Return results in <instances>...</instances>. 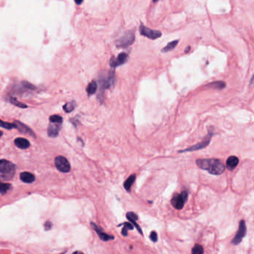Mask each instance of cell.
<instances>
[{"instance_id":"29","label":"cell","mask_w":254,"mask_h":254,"mask_svg":"<svg viewBox=\"0 0 254 254\" xmlns=\"http://www.w3.org/2000/svg\"><path fill=\"white\" fill-rule=\"evenodd\" d=\"M150 239L153 241V242H156L158 240V235L157 233L155 231H152L150 234Z\"/></svg>"},{"instance_id":"13","label":"cell","mask_w":254,"mask_h":254,"mask_svg":"<svg viewBox=\"0 0 254 254\" xmlns=\"http://www.w3.org/2000/svg\"><path fill=\"white\" fill-rule=\"evenodd\" d=\"M14 123L17 125V129H18L21 133H24V134H29V135L32 136V137H35V134L33 132L31 128H29L27 125H24L22 122H18V121H15Z\"/></svg>"},{"instance_id":"2","label":"cell","mask_w":254,"mask_h":254,"mask_svg":"<svg viewBox=\"0 0 254 254\" xmlns=\"http://www.w3.org/2000/svg\"><path fill=\"white\" fill-rule=\"evenodd\" d=\"M16 172V165L6 159H0V177L4 180H11Z\"/></svg>"},{"instance_id":"12","label":"cell","mask_w":254,"mask_h":254,"mask_svg":"<svg viewBox=\"0 0 254 254\" xmlns=\"http://www.w3.org/2000/svg\"><path fill=\"white\" fill-rule=\"evenodd\" d=\"M60 128H61V124L50 122L48 127V135L52 138L58 137Z\"/></svg>"},{"instance_id":"25","label":"cell","mask_w":254,"mask_h":254,"mask_svg":"<svg viewBox=\"0 0 254 254\" xmlns=\"http://www.w3.org/2000/svg\"><path fill=\"white\" fill-rule=\"evenodd\" d=\"M204 253V248L200 244H195L193 247L192 250V254H203Z\"/></svg>"},{"instance_id":"26","label":"cell","mask_w":254,"mask_h":254,"mask_svg":"<svg viewBox=\"0 0 254 254\" xmlns=\"http://www.w3.org/2000/svg\"><path fill=\"white\" fill-rule=\"evenodd\" d=\"M49 121H50V122H53V123L61 124L63 122V119L60 116L53 115L49 117Z\"/></svg>"},{"instance_id":"28","label":"cell","mask_w":254,"mask_h":254,"mask_svg":"<svg viewBox=\"0 0 254 254\" xmlns=\"http://www.w3.org/2000/svg\"><path fill=\"white\" fill-rule=\"evenodd\" d=\"M121 225H123L124 226V227H125V228L127 229V230H134V226H133V224H131V223L130 222H125V223H123V224H119V226H118V227H120Z\"/></svg>"},{"instance_id":"11","label":"cell","mask_w":254,"mask_h":254,"mask_svg":"<svg viewBox=\"0 0 254 254\" xmlns=\"http://www.w3.org/2000/svg\"><path fill=\"white\" fill-rule=\"evenodd\" d=\"M91 226H92V228L94 229V230L96 232L97 234H98V237L101 238V240H102V241H109V240L114 239V236H113V235H110L107 234V233H104L103 230H102L101 227H99L98 226H97L95 223L91 222Z\"/></svg>"},{"instance_id":"3","label":"cell","mask_w":254,"mask_h":254,"mask_svg":"<svg viewBox=\"0 0 254 254\" xmlns=\"http://www.w3.org/2000/svg\"><path fill=\"white\" fill-rule=\"evenodd\" d=\"M116 82V76L113 71H110L108 73L104 74L99 78L101 90L110 89L112 87Z\"/></svg>"},{"instance_id":"1","label":"cell","mask_w":254,"mask_h":254,"mask_svg":"<svg viewBox=\"0 0 254 254\" xmlns=\"http://www.w3.org/2000/svg\"><path fill=\"white\" fill-rule=\"evenodd\" d=\"M196 164L200 168L214 175L223 174L225 170L224 163L218 159H198Z\"/></svg>"},{"instance_id":"20","label":"cell","mask_w":254,"mask_h":254,"mask_svg":"<svg viewBox=\"0 0 254 254\" xmlns=\"http://www.w3.org/2000/svg\"><path fill=\"white\" fill-rule=\"evenodd\" d=\"M76 107V103H75V101H72L70 102H68L66 104L63 105V110L66 113H71L72 110H74Z\"/></svg>"},{"instance_id":"34","label":"cell","mask_w":254,"mask_h":254,"mask_svg":"<svg viewBox=\"0 0 254 254\" xmlns=\"http://www.w3.org/2000/svg\"><path fill=\"white\" fill-rule=\"evenodd\" d=\"M189 50H190V47H189H189H187V49H186L185 52H186V53H187V52H188V51H189Z\"/></svg>"},{"instance_id":"18","label":"cell","mask_w":254,"mask_h":254,"mask_svg":"<svg viewBox=\"0 0 254 254\" xmlns=\"http://www.w3.org/2000/svg\"><path fill=\"white\" fill-rule=\"evenodd\" d=\"M97 88H98L97 82L95 81V80H92V81H91L89 83V85L86 87V92H87L89 95H92V94L95 93V92L97 91Z\"/></svg>"},{"instance_id":"33","label":"cell","mask_w":254,"mask_h":254,"mask_svg":"<svg viewBox=\"0 0 254 254\" xmlns=\"http://www.w3.org/2000/svg\"><path fill=\"white\" fill-rule=\"evenodd\" d=\"M72 254H83V253L80 251H75V252H74V253Z\"/></svg>"},{"instance_id":"32","label":"cell","mask_w":254,"mask_h":254,"mask_svg":"<svg viewBox=\"0 0 254 254\" xmlns=\"http://www.w3.org/2000/svg\"><path fill=\"white\" fill-rule=\"evenodd\" d=\"M75 2L77 5H80L81 3H83V1H75Z\"/></svg>"},{"instance_id":"5","label":"cell","mask_w":254,"mask_h":254,"mask_svg":"<svg viewBox=\"0 0 254 254\" xmlns=\"http://www.w3.org/2000/svg\"><path fill=\"white\" fill-rule=\"evenodd\" d=\"M187 198H188V192L186 191H183L180 194L177 193V194L174 195L173 196L172 199H171V203L176 210H180L183 209L184 204L186 202Z\"/></svg>"},{"instance_id":"35","label":"cell","mask_w":254,"mask_h":254,"mask_svg":"<svg viewBox=\"0 0 254 254\" xmlns=\"http://www.w3.org/2000/svg\"><path fill=\"white\" fill-rule=\"evenodd\" d=\"M2 134H3V133L2 132V131H0V137H2Z\"/></svg>"},{"instance_id":"19","label":"cell","mask_w":254,"mask_h":254,"mask_svg":"<svg viewBox=\"0 0 254 254\" xmlns=\"http://www.w3.org/2000/svg\"><path fill=\"white\" fill-rule=\"evenodd\" d=\"M178 42H179V40H174V41L172 42H170V43H168V44L166 45V46H165V47L163 48V49L161 50V52H163V53H166V52H170V51L173 50V49L175 48V46L177 45Z\"/></svg>"},{"instance_id":"4","label":"cell","mask_w":254,"mask_h":254,"mask_svg":"<svg viewBox=\"0 0 254 254\" xmlns=\"http://www.w3.org/2000/svg\"><path fill=\"white\" fill-rule=\"evenodd\" d=\"M135 35L134 31H128L116 41V46L119 48H128L134 43Z\"/></svg>"},{"instance_id":"30","label":"cell","mask_w":254,"mask_h":254,"mask_svg":"<svg viewBox=\"0 0 254 254\" xmlns=\"http://www.w3.org/2000/svg\"><path fill=\"white\" fill-rule=\"evenodd\" d=\"M52 227V224L50 222V221H47V222H46V224H44V227L45 229H46V230H51Z\"/></svg>"},{"instance_id":"14","label":"cell","mask_w":254,"mask_h":254,"mask_svg":"<svg viewBox=\"0 0 254 254\" xmlns=\"http://www.w3.org/2000/svg\"><path fill=\"white\" fill-rule=\"evenodd\" d=\"M238 162H239V159H238V158L237 157V156H230V157H228V159H227L226 166H227V169L230 170V171H232V170L234 169L235 168H236Z\"/></svg>"},{"instance_id":"16","label":"cell","mask_w":254,"mask_h":254,"mask_svg":"<svg viewBox=\"0 0 254 254\" xmlns=\"http://www.w3.org/2000/svg\"><path fill=\"white\" fill-rule=\"evenodd\" d=\"M20 180L26 183H32L35 180V176L32 173L25 171L20 174Z\"/></svg>"},{"instance_id":"23","label":"cell","mask_w":254,"mask_h":254,"mask_svg":"<svg viewBox=\"0 0 254 254\" xmlns=\"http://www.w3.org/2000/svg\"><path fill=\"white\" fill-rule=\"evenodd\" d=\"M10 102L11 104H13L14 105H15V106L18 107H20V108H27L28 107L27 105L25 104H23V103H22V102L18 101L17 99L16 98H14V97H11Z\"/></svg>"},{"instance_id":"31","label":"cell","mask_w":254,"mask_h":254,"mask_svg":"<svg viewBox=\"0 0 254 254\" xmlns=\"http://www.w3.org/2000/svg\"><path fill=\"white\" fill-rule=\"evenodd\" d=\"M128 230H127L125 227H123V229H122V235H123V236L126 237L127 235H128Z\"/></svg>"},{"instance_id":"10","label":"cell","mask_w":254,"mask_h":254,"mask_svg":"<svg viewBox=\"0 0 254 254\" xmlns=\"http://www.w3.org/2000/svg\"><path fill=\"white\" fill-rule=\"evenodd\" d=\"M128 60V54L125 52H122L118 55L116 58L112 57L110 60V66L112 68H116L122 64H125Z\"/></svg>"},{"instance_id":"17","label":"cell","mask_w":254,"mask_h":254,"mask_svg":"<svg viewBox=\"0 0 254 254\" xmlns=\"http://www.w3.org/2000/svg\"><path fill=\"white\" fill-rule=\"evenodd\" d=\"M136 180V174H131L126 180L124 183V188L127 190V191H130L131 190V186L134 184V183L135 182Z\"/></svg>"},{"instance_id":"22","label":"cell","mask_w":254,"mask_h":254,"mask_svg":"<svg viewBox=\"0 0 254 254\" xmlns=\"http://www.w3.org/2000/svg\"><path fill=\"white\" fill-rule=\"evenodd\" d=\"M208 86H211V87L216 88V89H222L224 88H225L226 86V83L224 81H215L213 82V83H210L208 85Z\"/></svg>"},{"instance_id":"27","label":"cell","mask_w":254,"mask_h":254,"mask_svg":"<svg viewBox=\"0 0 254 254\" xmlns=\"http://www.w3.org/2000/svg\"><path fill=\"white\" fill-rule=\"evenodd\" d=\"M126 217L130 221H137L138 220V215L137 214H135L134 213H133V212H128V213L126 214Z\"/></svg>"},{"instance_id":"8","label":"cell","mask_w":254,"mask_h":254,"mask_svg":"<svg viewBox=\"0 0 254 254\" xmlns=\"http://www.w3.org/2000/svg\"><path fill=\"white\" fill-rule=\"evenodd\" d=\"M139 32L142 35L151 40H156L162 36V33L159 31L152 30V29L144 26L142 23H141L140 26H139Z\"/></svg>"},{"instance_id":"21","label":"cell","mask_w":254,"mask_h":254,"mask_svg":"<svg viewBox=\"0 0 254 254\" xmlns=\"http://www.w3.org/2000/svg\"><path fill=\"white\" fill-rule=\"evenodd\" d=\"M0 127L8 130L17 129V125L15 123H9V122H4L1 119H0Z\"/></svg>"},{"instance_id":"6","label":"cell","mask_w":254,"mask_h":254,"mask_svg":"<svg viewBox=\"0 0 254 254\" xmlns=\"http://www.w3.org/2000/svg\"><path fill=\"white\" fill-rule=\"evenodd\" d=\"M213 136V132H212V131H210L208 133V135L204 138V139L202 141V142H199V143L196 144V145H192V146L189 147V148H186V149L179 151V153L191 152V151H198V150H201V149H203V148H206V147L208 146L209 144H210V141H211V138Z\"/></svg>"},{"instance_id":"9","label":"cell","mask_w":254,"mask_h":254,"mask_svg":"<svg viewBox=\"0 0 254 254\" xmlns=\"http://www.w3.org/2000/svg\"><path fill=\"white\" fill-rule=\"evenodd\" d=\"M246 233H247V228H246L245 221L244 220H241L239 222V227H238V232L236 233L233 239L232 240V244H234V245L239 244L245 236Z\"/></svg>"},{"instance_id":"24","label":"cell","mask_w":254,"mask_h":254,"mask_svg":"<svg viewBox=\"0 0 254 254\" xmlns=\"http://www.w3.org/2000/svg\"><path fill=\"white\" fill-rule=\"evenodd\" d=\"M11 185L9 183H3L0 182V193L2 195L5 194L8 191L11 189Z\"/></svg>"},{"instance_id":"15","label":"cell","mask_w":254,"mask_h":254,"mask_svg":"<svg viewBox=\"0 0 254 254\" xmlns=\"http://www.w3.org/2000/svg\"><path fill=\"white\" fill-rule=\"evenodd\" d=\"M14 143L17 147L21 148V149H27L30 147V142L28 139L25 138H17L14 140Z\"/></svg>"},{"instance_id":"7","label":"cell","mask_w":254,"mask_h":254,"mask_svg":"<svg viewBox=\"0 0 254 254\" xmlns=\"http://www.w3.org/2000/svg\"><path fill=\"white\" fill-rule=\"evenodd\" d=\"M55 164L58 171L63 173H67L70 171V163L66 157L63 156H56L55 159Z\"/></svg>"}]
</instances>
